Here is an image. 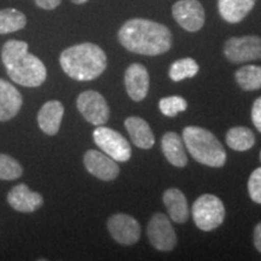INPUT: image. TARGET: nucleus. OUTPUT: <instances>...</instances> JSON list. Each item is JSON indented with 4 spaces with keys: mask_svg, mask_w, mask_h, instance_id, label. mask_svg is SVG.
Returning a JSON list of instances; mask_svg holds the SVG:
<instances>
[{
    "mask_svg": "<svg viewBox=\"0 0 261 261\" xmlns=\"http://www.w3.org/2000/svg\"><path fill=\"white\" fill-rule=\"evenodd\" d=\"M175 21L188 32H197L204 24V10L197 0H179L172 8Z\"/></svg>",
    "mask_w": 261,
    "mask_h": 261,
    "instance_id": "10",
    "label": "nucleus"
},
{
    "mask_svg": "<svg viewBox=\"0 0 261 261\" xmlns=\"http://www.w3.org/2000/svg\"><path fill=\"white\" fill-rule=\"evenodd\" d=\"M159 107L163 115L173 117L177 115L178 113L187 110L188 103L187 100L180 96H171L162 98V99L160 100Z\"/></svg>",
    "mask_w": 261,
    "mask_h": 261,
    "instance_id": "26",
    "label": "nucleus"
},
{
    "mask_svg": "<svg viewBox=\"0 0 261 261\" xmlns=\"http://www.w3.org/2000/svg\"><path fill=\"white\" fill-rule=\"evenodd\" d=\"M62 0H35V4L44 10H54L61 4Z\"/></svg>",
    "mask_w": 261,
    "mask_h": 261,
    "instance_id": "29",
    "label": "nucleus"
},
{
    "mask_svg": "<svg viewBox=\"0 0 261 261\" xmlns=\"http://www.w3.org/2000/svg\"><path fill=\"white\" fill-rule=\"evenodd\" d=\"M119 41L130 52L146 56H159L172 46V33L158 22L133 18L120 28Z\"/></svg>",
    "mask_w": 261,
    "mask_h": 261,
    "instance_id": "1",
    "label": "nucleus"
},
{
    "mask_svg": "<svg viewBox=\"0 0 261 261\" xmlns=\"http://www.w3.org/2000/svg\"><path fill=\"white\" fill-rule=\"evenodd\" d=\"M60 63L68 76L77 81H91L107 68V55L92 42L74 45L61 54Z\"/></svg>",
    "mask_w": 261,
    "mask_h": 261,
    "instance_id": "3",
    "label": "nucleus"
},
{
    "mask_svg": "<svg viewBox=\"0 0 261 261\" xmlns=\"http://www.w3.org/2000/svg\"><path fill=\"white\" fill-rule=\"evenodd\" d=\"M71 2H73L74 4L80 5V4H85V3H87V2H89V0H71Z\"/></svg>",
    "mask_w": 261,
    "mask_h": 261,
    "instance_id": "31",
    "label": "nucleus"
},
{
    "mask_svg": "<svg viewBox=\"0 0 261 261\" xmlns=\"http://www.w3.org/2000/svg\"><path fill=\"white\" fill-rule=\"evenodd\" d=\"M198 64L192 58H181L175 61L169 68V77L173 81H181L188 77H194L198 73Z\"/></svg>",
    "mask_w": 261,
    "mask_h": 261,
    "instance_id": "24",
    "label": "nucleus"
},
{
    "mask_svg": "<svg viewBox=\"0 0 261 261\" xmlns=\"http://www.w3.org/2000/svg\"><path fill=\"white\" fill-rule=\"evenodd\" d=\"M84 165L91 174L100 180H114L120 173L115 160L98 150H89L84 156Z\"/></svg>",
    "mask_w": 261,
    "mask_h": 261,
    "instance_id": "12",
    "label": "nucleus"
},
{
    "mask_svg": "<svg viewBox=\"0 0 261 261\" xmlns=\"http://www.w3.org/2000/svg\"><path fill=\"white\" fill-rule=\"evenodd\" d=\"M260 161H261V151H260Z\"/></svg>",
    "mask_w": 261,
    "mask_h": 261,
    "instance_id": "32",
    "label": "nucleus"
},
{
    "mask_svg": "<svg viewBox=\"0 0 261 261\" xmlns=\"http://www.w3.org/2000/svg\"><path fill=\"white\" fill-rule=\"evenodd\" d=\"M108 230L117 243L132 246L140 237V225L135 218L127 214H115L108 221Z\"/></svg>",
    "mask_w": 261,
    "mask_h": 261,
    "instance_id": "11",
    "label": "nucleus"
},
{
    "mask_svg": "<svg viewBox=\"0 0 261 261\" xmlns=\"http://www.w3.org/2000/svg\"><path fill=\"white\" fill-rule=\"evenodd\" d=\"M125 127L133 144L140 149H150L155 144V137L145 120L137 116L127 117Z\"/></svg>",
    "mask_w": 261,
    "mask_h": 261,
    "instance_id": "17",
    "label": "nucleus"
},
{
    "mask_svg": "<svg viewBox=\"0 0 261 261\" xmlns=\"http://www.w3.org/2000/svg\"><path fill=\"white\" fill-rule=\"evenodd\" d=\"M252 120L254 126L261 133V97L255 99L252 108Z\"/></svg>",
    "mask_w": 261,
    "mask_h": 261,
    "instance_id": "28",
    "label": "nucleus"
},
{
    "mask_svg": "<svg viewBox=\"0 0 261 261\" xmlns=\"http://www.w3.org/2000/svg\"><path fill=\"white\" fill-rule=\"evenodd\" d=\"M64 107L58 100H50L41 107L38 114V125L45 135L55 136L60 130Z\"/></svg>",
    "mask_w": 261,
    "mask_h": 261,
    "instance_id": "16",
    "label": "nucleus"
},
{
    "mask_svg": "<svg viewBox=\"0 0 261 261\" xmlns=\"http://www.w3.org/2000/svg\"><path fill=\"white\" fill-rule=\"evenodd\" d=\"M9 204L21 213H33L44 203V198L39 192L32 191L25 184H18L8 194Z\"/></svg>",
    "mask_w": 261,
    "mask_h": 261,
    "instance_id": "14",
    "label": "nucleus"
},
{
    "mask_svg": "<svg viewBox=\"0 0 261 261\" xmlns=\"http://www.w3.org/2000/svg\"><path fill=\"white\" fill-rule=\"evenodd\" d=\"M255 0H219L220 16L228 23H238L252 11Z\"/></svg>",
    "mask_w": 261,
    "mask_h": 261,
    "instance_id": "19",
    "label": "nucleus"
},
{
    "mask_svg": "<svg viewBox=\"0 0 261 261\" xmlns=\"http://www.w3.org/2000/svg\"><path fill=\"white\" fill-rule=\"evenodd\" d=\"M254 246L257 252L261 253V223L257 224L254 230Z\"/></svg>",
    "mask_w": 261,
    "mask_h": 261,
    "instance_id": "30",
    "label": "nucleus"
},
{
    "mask_svg": "<svg viewBox=\"0 0 261 261\" xmlns=\"http://www.w3.org/2000/svg\"><path fill=\"white\" fill-rule=\"evenodd\" d=\"M22 102V94L14 85L0 79V122L9 121L17 115Z\"/></svg>",
    "mask_w": 261,
    "mask_h": 261,
    "instance_id": "15",
    "label": "nucleus"
},
{
    "mask_svg": "<svg viewBox=\"0 0 261 261\" xmlns=\"http://www.w3.org/2000/svg\"><path fill=\"white\" fill-rule=\"evenodd\" d=\"M224 54L232 63L261 60V38L256 35H246L228 39L225 42Z\"/></svg>",
    "mask_w": 261,
    "mask_h": 261,
    "instance_id": "7",
    "label": "nucleus"
},
{
    "mask_svg": "<svg viewBox=\"0 0 261 261\" xmlns=\"http://www.w3.org/2000/svg\"><path fill=\"white\" fill-rule=\"evenodd\" d=\"M76 107L84 119L94 126H102L109 120V107L106 98L96 91H85L77 97Z\"/></svg>",
    "mask_w": 261,
    "mask_h": 261,
    "instance_id": "8",
    "label": "nucleus"
},
{
    "mask_svg": "<svg viewBox=\"0 0 261 261\" xmlns=\"http://www.w3.org/2000/svg\"><path fill=\"white\" fill-rule=\"evenodd\" d=\"M2 61L10 79L21 86L38 87L46 80V67L37 56L29 54L25 41L5 42L2 50Z\"/></svg>",
    "mask_w": 261,
    "mask_h": 261,
    "instance_id": "2",
    "label": "nucleus"
},
{
    "mask_svg": "<svg viewBox=\"0 0 261 261\" xmlns=\"http://www.w3.org/2000/svg\"><path fill=\"white\" fill-rule=\"evenodd\" d=\"M148 237L158 250L168 252L175 247L177 236L167 215L156 213L152 215L148 226Z\"/></svg>",
    "mask_w": 261,
    "mask_h": 261,
    "instance_id": "9",
    "label": "nucleus"
},
{
    "mask_svg": "<svg viewBox=\"0 0 261 261\" xmlns=\"http://www.w3.org/2000/svg\"><path fill=\"white\" fill-rule=\"evenodd\" d=\"M236 80L244 91H255L261 89L260 65H244L236 71Z\"/></svg>",
    "mask_w": 261,
    "mask_h": 261,
    "instance_id": "22",
    "label": "nucleus"
},
{
    "mask_svg": "<svg viewBox=\"0 0 261 261\" xmlns=\"http://www.w3.org/2000/svg\"><path fill=\"white\" fill-rule=\"evenodd\" d=\"M27 24V18L16 9L0 10V34H9L23 29Z\"/></svg>",
    "mask_w": 261,
    "mask_h": 261,
    "instance_id": "23",
    "label": "nucleus"
},
{
    "mask_svg": "<svg viewBox=\"0 0 261 261\" xmlns=\"http://www.w3.org/2000/svg\"><path fill=\"white\" fill-rule=\"evenodd\" d=\"M149 73L143 64L133 63L127 68L125 86L128 96L136 102H140L149 92Z\"/></svg>",
    "mask_w": 261,
    "mask_h": 261,
    "instance_id": "13",
    "label": "nucleus"
},
{
    "mask_svg": "<svg viewBox=\"0 0 261 261\" xmlns=\"http://www.w3.org/2000/svg\"><path fill=\"white\" fill-rule=\"evenodd\" d=\"M248 192L250 198L261 204V167L254 169L248 180Z\"/></svg>",
    "mask_w": 261,
    "mask_h": 261,
    "instance_id": "27",
    "label": "nucleus"
},
{
    "mask_svg": "<svg viewBox=\"0 0 261 261\" xmlns=\"http://www.w3.org/2000/svg\"><path fill=\"white\" fill-rule=\"evenodd\" d=\"M226 143L236 151H247L255 144V136L247 127H233L227 132Z\"/></svg>",
    "mask_w": 261,
    "mask_h": 261,
    "instance_id": "21",
    "label": "nucleus"
},
{
    "mask_svg": "<svg viewBox=\"0 0 261 261\" xmlns=\"http://www.w3.org/2000/svg\"><path fill=\"white\" fill-rule=\"evenodd\" d=\"M182 140L192 158L208 167H223L226 162L224 146L211 130L189 126L182 130Z\"/></svg>",
    "mask_w": 261,
    "mask_h": 261,
    "instance_id": "4",
    "label": "nucleus"
},
{
    "mask_svg": "<svg viewBox=\"0 0 261 261\" xmlns=\"http://www.w3.org/2000/svg\"><path fill=\"white\" fill-rule=\"evenodd\" d=\"M161 148L163 155L175 167H185L188 163L187 154H185L184 145H182V139L180 136L175 132H167L162 137Z\"/></svg>",
    "mask_w": 261,
    "mask_h": 261,
    "instance_id": "20",
    "label": "nucleus"
},
{
    "mask_svg": "<svg viewBox=\"0 0 261 261\" xmlns=\"http://www.w3.org/2000/svg\"><path fill=\"white\" fill-rule=\"evenodd\" d=\"M23 173V168L11 156L0 154V179L2 180H15Z\"/></svg>",
    "mask_w": 261,
    "mask_h": 261,
    "instance_id": "25",
    "label": "nucleus"
},
{
    "mask_svg": "<svg viewBox=\"0 0 261 261\" xmlns=\"http://www.w3.org/2000/svg\"><path fill=\"white\" fill-rule=\"evenodd\" d=\"M163 203L173 221L182 224L189 218V207L185 195L179 189H168L163 194Z\"/></svg>",
    "mask_w": 261,
    "mask_h": 261,
    "instance_id": "18",
    "label": "nucleus"
},
{
    "mask_svg": "<svg viewBox=\"0 0 261 261\" xmlns=\"http://www.w3.org/2000/svg\"><path fill=\"white\" fill-rule=\"evenodd\" d=\"M93 140L104 154L119 162H126L130 159L132 149L125 137L109 127L97 126L93 130Z\"/></svg>",
    "mask_w": 261,
    "mask_h": 261,
    "instance_id": "6",
    "label": "nucleus"
},
{
    "mask_svg": "<svg viewBox=\"0 0 261 261\" xmlns=\"http://www.w3.org/2000/svg\"><path fill=\"white\" fill-rule=\"evenodd\" d=\"M192 218L200 230L212 231L223 224L225 207L217 196L205 194L197 198L192 204Z\"/></svg>",
    "mask_w": 261,
    "mask_h": 261,
    "instance_id": "5",
    "label": "nucleus"
}]
</instances>
